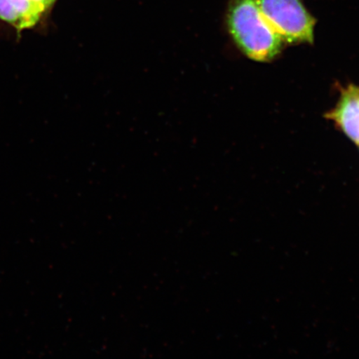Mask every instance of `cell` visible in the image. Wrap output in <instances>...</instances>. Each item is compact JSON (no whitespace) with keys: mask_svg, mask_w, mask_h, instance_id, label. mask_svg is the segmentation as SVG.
I'll list each match as a JSON object with an SVG mask.
<instances>
[{"mask_svg":"<svg viewBox=\"0 0 359 359\" xmlns=\"http://www.w3.org/2000/svg\"><path fill=\"white\" fill-rule=\"evenodd\" d=\"M262 15L283 41L312 43L316 20L302 0H257Z\"/></svg>","mask_w":359,"mask_h":359,"instance_id":"cell-2","label":"cell"},{"mask_svg":"<svg viewBox=\"0 0 359 359\" xmlns=\"http://www.w3.org/2000/svg\"><path fill=\"white\" fill-rule=\"evenodd\" d=\"M33 1L39 4V6H41L45 10L48 11L55 4L56 0H33Z\"/></svg>","mask_w":359,"mask_h":359,"instance_id":"cell-5","label":"cell"},{"mask_svg":"<svg viewBox=\"0 0 359 359\" xmlns=\"http://www.w3.org/2000/svg\"><path fill=\"white\" fill-rule=\"evenodd\" d=\"M327 116L359 146V88L349 86L345 90L335 109Z\"/></svg>","mask_w":359,"mask_h":359,"instance_id":"cell-3","label":"cell"},{"mask_svg":"<svg viewBox=\"0 0 359 359\" xmlns=\"http://www.w3.org/2000/svg\"><path fill=\"white\" fill-rule=\"evenodd\" d=\"M229 30L238 46L257 61H269L280 53L283 41L266 18L257 0H231Z\"/></svg>","mask_w":359,"mask_h":359,"instance_id":"cell-1","label":"cell"},{"mask_svg":"<svg viewBox=\"0 0 359 359\" xmlns=\"http://www.w3.org/2000/svg\"><path fill=\"white\" fill-rule=\"evenodd\" d=\"M46 11L33 0H0V20L15 27L18 33L33 28Z\"/></svg>","mask_w":359,"mask_h":359,"instance_id":"cell-4","label":"cell"}]
</instances>
